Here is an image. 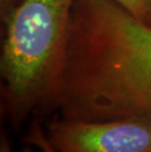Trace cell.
<instances>
[{"label":"cell","instance_id":"1","mask_svg":"<svg viewBox=\"0 0 151 152\" xmlns=\"http://www.w3.org/2000/svg\"><path fill=\"white\" fill-rule=\"evenodd\" d=\"M60 117L151 122V28L110 0H76Z\"/></svg>","mask_w":151,"mask_h":152},{"label":"cell","instance_id":"8","mask_svg":"<svg viewBox=\"0 0 151 152\" xmlns=\"http://www.w3.org/2000/svg\"><path fill=\"white\" fill-rule=\"evenodd\" d=\"M141 21L151 28V0H145V12Z\"/></svg>","mask_w":151,"mask_h":152},{"label":"cell","instance_id":"5","mask_svg":"<svg viewBox=\"0 0 151 152\" xmlns=\"http://www.w3.org/2000/svg\"><path fill=\"white\" fill-rule=\"evenodd\" d=\"M139 20H142L145 12V0H110Z\"/></svg>","mask_w":151,"mask_h":152},{"label":"cell","instance_id":"3","mask_svg":"<svg viewBox=\"0 0 151 152\" xmlns=\"http://www.w3.org/2000/svg\"><path fill=\"white\" fill-rule=\"evenodd\" d=\"M46 137L58 152H151V122L55 118Z\"/></svg>","mask_w":151,"mask_h":152},{"label":"cell","instance_id":"6","mask_svg":"<svg viewBox=\"0 0 151 152\" xmlns=\"http://www.w3.org/2000/svg\"><path fill=\"white\" fill-rule=\"evenodd\" d=\"M22 1L23 0H0V20L2 26H5Z\"/></svg>","mask_w":151,"mask_h":152},{"label":"cell","instance_id":"4","mask_svg":"<svg viewBox=\"0 0 151 152\" xmlns=\"http://www.w3.org/2000/svg\"><path fill=\"white\" fill-rule=\"evenodd\" d=\"M25 141L45 152H58L48 141L46 132L43 131V129L36 121L31 124L30 131L25 137Z\"/></svg>","mask_w":151,"mask_h":152},{"label":"cell","instance_id":"2","mask_svg":"<svg viewBox=\"0 0 151 152\" xmlns=\"http://www.w3.org/2000/svg\"><path fill=\"white\" fill-rule=\"evenodd\" d=\"M76 0H23L4 26L1 112L14 129L54 109Z\"/></svg>","mask_w":151,"mask_h":152},{"label":"cell","instance_id":"7","mask_svg":"<svg viewBox=\"0 0 151 152\" xmlns=\"http://www.w3.org/2000/svg\"><path fill=\"white\" fill-rule=\"evenodd\" d=\"M39 152H45L44 150L39 149ZM0 152H14L11 147V143L9 141L8 137H6L5 134H2L1 135V141H0Z\"/></svg>","mask_w":151,"mask_h":152}]
</instances>
